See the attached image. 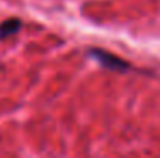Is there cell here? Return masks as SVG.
Wrapping results in <instances>:
<instances>
[{
	"label": "cell",
	"instance_id": "cell-1",
	"mask_svg": "<svg viewBox=\"0 0 160 158\" xmlns=\"http://www.w3.org/2000/svg\"><path fill=\"white\" fill-rule=\"evenodd\" d=\"M90 56L92 58H96L99 63H101L104 68L108 70H112V71H121V73H124V71H129L131 70V65L126 61V60L119 58V56L112 55V53L106 51V50H101V48H94V50H90Z\"/></svg>",
	"mask_w": 160,
	"mask_h": 158
},
{
	"label": "cell",
	"instance_id": "cell-2",
	"mask_svg": "<svg viewBox=\"0 0 160 158\" xmlns=\"http://www.w3.org/2000/svg\"><path fill=\"white\" fill-rule=\"evenodd\" d=\"M22 27V21L19 17H12V19H7L0 24V39H5L9 36H14L21 31Z\"/></svg>",
	"mask_w": 160,
	"mask_h": 158
}]
</instances>
